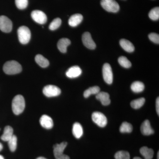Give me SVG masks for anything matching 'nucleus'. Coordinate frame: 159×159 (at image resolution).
Masks as SVG:
<instances>
[{"instance_id":"nucleus-33","label":"nucleus","mask_w":159,"mask_h":159,"mask_svg":"<svg viewBox=\"0 0 159 159\" xmlns=\"http://www.w3.org/2000/svg\"><path fill=\"white\" fill-rule=\"evenodd\" d=\"M148 38L151 41L155 43H159V35L158 34L155 33H152L148 35Z\"/></svg>"},{"instance_id":"nucleus-32","label":"nucleus","mask_w":159,"mask_h":159,"mask_svg":"<svg viewBox=\"0 0 159 159\" xmlns=\"http://www.w3.org/2000/svg\"><path fill=\"white\" fill-rule=\"evenodd\" d=\"M15 4L19 9H25L28 6V0H15Z\"/></svg>"},{"instance_id":"nucleus-11","label":"nucleus","mask_w":159,"mask_h":159,"mask_svg":"<svg viewBox=\"0 0 159 159\" xmlns=\"http://www.w3.org/2000/svg\"><path fill=\"white\" fill-rule=\"evenodd\" d=\"M40 124L43 128L51 129L53 127L54 122L51 117L47 115H43L39 120Z\"/></svg>"},{"instance_id":"nucleus-25","label":"nucleus","mask_w":159,"mask_h":159,"mask_svg":"<svg viewBox=\"0 0 159 159\" xmlns=\"http://www.w3.org/2000/svg\"><path fill=\"white\" fill-rule=\"evenodd\" d=\"M145 101V99L144 98H139L133 100L130 103L131 107L135 109H138L141 108L144 105Z\"/></svg>"},{"instance_id":"nucleus-17","label":"nucleus","mask_w":159,"mask_h":159,"mask_svg":"<svg viewBox=\"0 0 159 159\" xmlns=\"http://www.w3.org/2000/svg\"><path fill=\"white\" fill-rule=\"evenodd\" d=\"M67 145L66 142H61L60 144H57L54 146V154L55 157L59 156L63 154V152Z\"/></svg>"},{"instance_id":"nucleus-24","label":"nucleus","mask_w":159,"mask_h":159,"mask_svg":"<svg viewBox=\"0 0 159 159\" xmlns=\"http://www.w3.org/2000/svg\"><path fill=\"white\" fill-rule=\"evenodd\" d=\"M99 92H100V88L99 87H92L84 91V96L85 98H87L89 97L91 95H93V94L97 95Z\"/></svg>"},{"instance_id":"nucleus-12","label":"nucleus","mask_w":159,"mask_h":159,"mask_svg":"<svg viewBox=\"0 0 159 159\" xmlns=\"http://www.w3.org/2000/svg\"><path fill=\"white\" fill-rule=\"evenodd\" d=\"M82 74V70L78 66H74L68 69L66 72L67 77L70 78H76Z\"/></svg>"},{"instance_id":"nucleus-20","label":"nucleus","mask_w":159,"mask_h":159,"mask_svg":"<svg viewBox=\"0 0 159 159\" xmlns=\"http://www.w3.org/2000/svg\"><path fill=\"white\" fill-rule=\"evenodd\" d=\"M13 130L10 126H6L4 129V133L1 137V139L5 142H8L13 135Z\"/></svg>"},{"instance_id":"nucleus-38","label":"nucleus","mask_w":159,"mask_h":159,"mask_svg":"<svg viewBox=\"0 0 159 159\" xmlns=\"http://www.w3.org/2000/svg\"><path fill=\"white\" fill-rule=\"evenodd\" d=\"M134 159H142L141 158L139 157H135Z\"/></svg>"},{"instance_id":"nucleus-23","label":"nucleus","mask_w":159,"mask_h":159,"mask_svg":"<svg viewBox=\"0 0 159 159\" xmlns=\"http://www.w3.org/2000/svg\"><path fill=\"white\" fill-rule=\"evenodd\" d=\"M145 85L141 81H135L131 85V89L134 93H141L144 90Z\"/></svg>"},{"instance_id":"nucleus-7","label":"nucleus","mask_w":159,"mask_h":159,"mask_svg":"<svg viewBox=\"0 0 159 159\" xmlns=\"http://www.w3.org/2000/svg\"><path fill=\"white\" fill-rule=\"evenodd\" d=\"M61 93L60 89L55 85H47L43 89V93L48 97H57Z\"/></svg>"},{"instance_id":"nucleus-9","label":"nucleus","mask_w":159,"mask_h":159,"mask_svg":"<svg viewBox=\"0 0 159 159\" xmlns=\"http://www.w3.org/2000/svg\"><path fill=\"white\" fill-rule=\"evenodd\" d=\"M31 16L32 19L38 24L43 25L47 21V16L44 12L40 10H34L31 12Z\"/></svg>"},{"instance_id":"nucleus-4","label":"nucleus","mask_w":159,"mask_h":159,"mask_svg":"<svg viewBox=\"0 0 159 159\" xmlns=\"http://www.w3.org/2000/svg\"><path fill=\"white\" fill-rule=\"evenodd\" d=\"M101 5L103 9L108 12H118L119 10V4L115 0H101Z\"/></svg>"},{"instance_id":"nucleus-13","label":"nucleus","mask_w":159,"mask_h":159,"mask_svg":"<svg viewBox=\"0 0 159 159\" xmlns=\"http://www.w3.org/2000/svg\"><path fill=\"white\" fill-rule=\"evenodd\" d=\"M96 98L99 100L103 106H108L110 104L111 99L109 94L104 92H99L96 95Z\"/></svg>"},{"instance_id":"nucleus-21","label":"nucleus","mask_w":159,"mask_h":159,"mask_svg":"<svg viewBox=\"0 0 159 159\" xmlns=\"http://www.w3.org/2000/svg\"><path fill=\"white\" fill-rule=\"evenodd\" d=\"M140 152L145 159H152L153 158L154 151L152 148L144 146L141 148Z\"/></svg>"},{"instance_id":"nucleus-31","label":"nucleus","mask_w":159,"mask_h":159,"mask_svg":"<svg viewBox=\"0 0 159 159\" xmlns=\"http://www.w3.org/2000/svg\"><path fill=\"white\" fill-rule=\"evenodd\" d=\"M61 24V19L59 18H55L50 24V25H49V29L52 31L56 30L59 28Z\"/></svg>"},{"instance_id":"nucleus-35","label":"nucleus","mask_w":159,"mask_h":159,"mask_svg":"<svg viewBox=\"0 0 159 159\" xmlns=\"http://www.w3.org/2000/svg\"><path fill=\"white\" fill-rule=\"evenodd\" d=\"M159 98L158 97L156 100V110L158 115H159Z\"/></svg>"},{"instance_id":"nucleus-28","label":"nucleus","mask_w":159,"mask_h":159,"mask_svg":"<svg viewBox=\"0 0 159 159\" xmlns=\"http://www.w3.org/2000/svg\"><path fill=\"white\" fill-rule=\"evenodd\" d=\"M17 139L16 136L13 135L11 139L8 141V145L10 151L14 152L17 147Z\"/></svg>"},{"instance_id":"nucleus-29","label":"nucleus","mask_w":159,"mask_h":159,"mask_svg":"<svg viewBox=\"0 0 159 159\" xmlns=\"http://www.w3.org/2000/svg\"><path fill=\"white\" fill-rule=\"evenodd\" d=\"M148 16L152 20H157L159 19V8L155 7L149 11Z\"/></svg>"},{"instance_id":"nucleus-36","label":"nucleus","mask_w":159,"mask_h":159,"mask_svg":"<svg viewBox=\"0 0 159 159\" xmlns=\"http://www.w3.org/2000/svg\"><path fill=\"white\" fill-rule=\"evenodd\" d=\"M3 149V145H2V143H0V152L2 150V149Z\"/></svg>"},{"instance_id":"nucleus-14","label":"nucleus","mask_w":159,"mask_h":159,"mask_svg":"<svg viewBox=\"0 0 159 159\" xmlns=\"http://www.w3.org/2000/svg\"><path fill=\"white\" fill-rule=\"evenodd\" d=\"M141 130L144 135H150L154 133V130L151 126L150 123L148 120H145L142 123L141 126Z\"/></svg>"},{"instance_id":"nucleus-18","label":"nucleus","mask_w":159,"mask_h":159,"mask_svg":"<svg viewBox=\"0 0 159 159\" xmlns=\"http://www.w3.org/2000/svg\"><path fill=\"white\" fill-rule=\"evenodd\" d=\"M120 46L126 52L131 53L134 51V47L130 41L125 39L120 40L119 42Z\"/></svg>"},{"instance_id":"nucleus-10","label":"nucleus","mask_w":159,"mask_h":159,"mask_svg":"<svg viewBox=\"0 0 159 159\" xmlns=\"http://www.w3.org/2000/svg\"><path fill=\"white\" fill-rule=\"evenodd\" d=\"M83 43L87 48L91 50H94L96 48V44L92 39L90 33L86 32L83 34L82 37Z\"/></svg>"},{"instance_id":"nucleus-16","label":"nucleus","mask_w":159,"mask_h":159,"mask_svg":"<svg viewBox=\"0 0 159 159\" xmlns=\"http://www.w3.org/2000/svg\"><path fill=\"white\" fill-rule=\"evenodd\" d=\"M83 19L82 15L75 14L72 15L69 20V24L71 27H75L80 24Z\"/></svg>"},{"instance_id":"nucleus-8","label":"nucleus","mask_w":159,"mask_h":159,"mask_svg":"<svg viewBox=\"0 0 159 159\" xmlns=\"http://www.w3.org/2000/svg\"><path fill=\"white\" fill-rule=\"evenodd\" d=\"M12 24L11 20L5 16H0V30L4 32L9 33L12 30Z\"/></svg>"},{"instance_id":"nucleus-34","label":"nucleus","mask_w":159,"mask_h":159,"mask_svg":"<svg viewBox=\"0 0 159 159\" xmlns=\"http://www.w3.org/2000/svg\"><path fill=\"white\" fill-rule=\"evenodd\" d=\"M55 158L56 159H70V157L64 154L57 157H55Z\"/></svg>"},{"instance_id":"nucleus-5","label":"nucleus","mask_w":159,"mask_h":159,"mask_svg":"<svg viewBox=\"0 0 159 159\" xmlns=\"http://www.w3.org/2000/svg\"><path fill=\"white\" fill-rule=\"evenodd\" d=\"M92 118L93 121L99 127H105L107 124V119L102 113L95 112L92 114Z\"/></svg>"},{"instance_id":"nucleus-26","label":"nucleus","mask_w":159,"mask_h":159,"mask_svg":"<svg viewBox=\"0 0 159 159\" xmlns=\"http://www.w3.org/2000/svg\"><path fill=\"white\" fill-rule=\"evenodd\" d=\"M119 130H120V132L122 133H131L133 130L132 125L128 122H123L120 126Z\"/></svg>"},{"instance_id":"nucleus-30","label":"nucleus","mask_w":159,"mask_h":159,"mask_svg":"<svg viewBox=\"0 0 159 159\" xmlns=\"http://www.w3.org/2000/svg\"><path fill=\"white\" fill-rule=\"evenodd\" d=\"M115 157L116 159H130V155L128 152L120 151L116 153Z\"/></svg>"},{"instance_id":"nucleus-3","label":"nucleus","mask_w":159,"mask_h":159,"mask_svg":"<svg viewBox=\"0 0 159 159\" xmlns=\"http://www.w3.org/2000/svg\"><path fill=\"white\" fill-rule=\"evenodd\" d=\"M18 36L20 43L23 44L28 43L31 39V33L30 29L26 27L23 26L20 27L17 30Z\"/></svg>"},{"instance_id":"nucleus-41","label":"nucleus","mask_w":159,"mask_h":159,"mask_svg":"<svg viewBox=\"0 0 159 159\" xmlns=\"http://www.w3.org/2000/svg\"></svg>"},{"instance_id":"nucleus-19","label":"nucleus","mask_w":159,"mask_h":159,"mask_svg":"<svg viewBox=\"0 0 159 159\" xmlns=\"http://www.w3.org/2000/svg\"><path fill=\"white\" fill-rule=\"evenodd\" d=\"M72 132L73 135L76 139H80L83 134V129L82 125L78 122L74 123L73 126Z\"/></svg>"},{"instance_id":"nucleus-27","label":"nucleus","mask_w":159,"mask_h":159,"mask_svg":"<svg viewBox=\"0 0 159 159\" xmlns=\"http://www.w3.org/2000/svg\"><path fill=\"white\" fill-rule=\"evenodd\" d=\"M118 62L120 65L125 68H129L132 66L131 63L125 56L119 57L118 59Z\"/></svg>"},{"instance_id":"nucleus-40","label":"nucleus","mask_w":159,"mask_h":159,"mask_svg":"<svg viewBox=\"0 0 159 159\" xmlns=\"http://www.w3.org/2000/svg\"><path fill=\"white\" fill-rule=\"evenodd\" d=\"M157 159H159V152H158L157 153Z\"/></svg>"},{"instance_id":"nucleus-6","label":"nucleus","mask_w":159,"mask_h":159,"mask_svg":"<svg viewBox=\"0 0 159 159\" xmlns=\"http://www.w3.org/2000/svg\"><path fill=\"white\" fill-rule=\"evenodd\" d=\"M102 76L103 79L107 84L112 83L113 80L112 71L110 65L108 63L104 64L102 67Z\"/></svg>"},{"instance_id":"nucleus-2","label":"nucleus","mask_w":159,"mask_h":159,"mask_svg":"<svg viewBox=\"0 0 159 159\" xmlns=\"http://www.w3.org/2000/svg\"><path fill=\"white\" fill-rule=\"evenodd\" d=\"M11 106L14 114L19 115L22 113L25 107V102L24 97L20 95H18L15 97L12 100Z\"/></svg>"},{"instance_id":"nucleus-1","label":"nucleus","mask_w":159,"mask_h":159,"mask_svg":"<svg viewBox=\"0 0 159 159\" xmlns=\"http://www.w3.org/2000/svg\"><path fill=\"white\" fill-rule=\"evenodd\" d=\"M3 71L8 75H14L20 73L22 66L20 64L15 61H7L3 66Z\"/></svg>"},{"instance_id":"nucleus-39","label":"nucleus","mask_w":159,"mask_h":159,"mask_svg":"<svg viewBox=\"0 0 159 159\" xmlns=\"http://www.w3.org/2000/svg\"><path fill=\"white\" fill-rule=\"evenodd\" d=\"M0 159H4V157L2 156V155H0Z\"/></svg>"},{"instance_id":"nucleus-37","label":"nucleus","mask_w":159,"mask_h":159,"mask_svg":"<svg viewBox=\"0 0 159 159\" xmlns=\"http://www.w3.org/2000/svg\"><path fill=\"white\" fill-rule=\"evenodd\" d=\"M36 159H47L43 157H39L37 158Z\"/></svg>"},{"instance_id":"nucleus-22","label":"nucleus","mask_w":159,"mask_h":159,"mask_svg":"<svg viewBox=\"0 0 159 159\" xmlns=\"http://www.w3.org/2000/svg\"><path fill=\"white\" fill-rule=\"evenodd\" d=\"M35 61L41 67H47L49 65V61L41 54H38L36 55L35 57Z\"/></svg>"},{"instance_id":"nucleus-15","label":"nucleus","mask_w":159,"mask_h":159,"mask_svg":"<svg viewBox=\"0 0 159 159\" xmlns=\"http://www.w3.org/2000/svg\"><path fill=\"white\" fill-rule=\"evenodd\" d=\"M71 43V41L67 38H62L58 41L57 47L61 52L65 53L67 51V48Z\"/></svg>"}]
</instances>
